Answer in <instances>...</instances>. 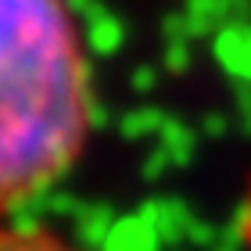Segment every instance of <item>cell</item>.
Returning <instances> with one entry per match:
<instances>
[{
  "label": "cell",
  "instance_id": "obj_1",
  "mask_svg": "<svg viewBox=\"0 0 251 251\" xmlns=\"http://www.w3.org/2000/svg\"><path fill=\"white\" fill-rule=\"evenodd\" d=\"M0 187L40 198L68 173L90 129V65L68 0H0Z\"/></svg>",
  "mask_w": 251,
  "mask_h": 251
},
{
  "label": "cell",
  "instance_id": "obj_2",
  "mask_svg": "<svg viewBox=\"0 0 251 251\" xmlns=\"http://www.w3.org/2000/svg\"><path fill=\"white\" fill-rule=\"evenodd\" d=\"M215 54L230 68H241V72L251 75V25L226 22V25L215 32Z\"/></svg>",
  "mask_w": 251,
  "mask_h": 251
},
{
  "label": "cell",
  "instance_id": "obj_3",
  "mask_svg": "<svg viewBox=\"0 0 251 251\" xmlns=\"http://www.w3.org/2000/svg\"><path fill=\"white\" fill-rule=\"evenodd\" d=\"M0 251H79V248L47 233L43 226H11L0 241Z\"/></svg>",
  "mask_w": 251,
  "mask_h": 251
},
{
  "label": "cell",
  "instance_id": "obj_4",
  "mask_svg": "<svg viewBox=\"0 0 251 251\" xmlns=\"http://www.w3.org/2000/svg\"><path fill=\"white\" fill-rule=\"evenodd\" d=\"M86 15V40H90V47L100 50V54H111L122 43V25H119V18L115 15H108V11H100L97 4L83 11Z\"/></svg>",
  "mask_w": 251,
  "mask_h": 251
},
{
  "label": "cell",
  "instance_id": "obj_5",
  "mask_svg": "<svg viewBox=\"0 0 251 251\" xmlns=\"http://www.w3.org/2000/svg\"><path fill=\"white\" fill-rule=\"evenodd\" d=\"M241 241H244V251H251V190H248L244 208H241Z\"/></svg>",
  "mask_w": 251,
  "mask_h": 251
}]
</instances>
